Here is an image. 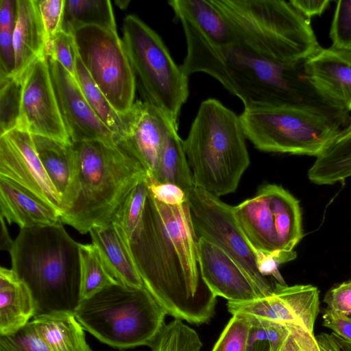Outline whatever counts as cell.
Returning a JSON list of instances; mask_svg holds the SVG:
<instances>
[{
  "label": "cell",
  "instance_id": "cell-45",
  "mask_svg": "<svg viewBox=\"0 0 351 351\" xmlns=\"http://www.w3.org/2000/svg\"><path fill=\"white\" fill-rule=\"evenodd\" d=\"M324 302L327 308L347 315L351 314V280L342 282L328 291Z\"/></svg>",
  "mask_w": 351,
  "mask_h": 351
},
{
  "label": "cell",
  "instance_id": "cell-14",
  "mask_svg": "<svg viewBox=\"0 0 351 351\" xmlns=\"http://www.w3.org/2000/svg\"><path fill=\"white\" fill-rule=\"evenodd\" d=\"M47 59L59 110L71 143L99 141L117 147L118 136L97 117L76 79L60 62L50 57Z\"/></svg>",
  "mask_w": 351,
  "mask_h": 351
},
{
  "label": "cell",
  "instance_id": "cell-21",
  "mask_svg": "<svg viewBox=\"0 0 351 351\" xmlns=\"http://www.w3.org/2000/svg\"><path fill=\"white\" fill-rule=\"evenodd\" d=\"M233 212L239 227L255 250L270 253L280 250L264 186L254 197L233 206Z\"/></svg>",
  "mask_w": 351,
  "mask_h": 351
},
{
  "label": "cell",
  "instance_id": "cell-17",
  "mask_svg": "<svg viewBox=\"0 0 351 351\" xmlns=\"http://www.w3.org/2000/svg\"><path fill=\"white\" fill-rule=\"evenodd\" d=\"M305 75L330 105L351 111V52L322 48L304 62Z\"/></svg>",
  "mask_w": 351,
  "mask_h": 351
},
{
  "label": "cell",
  "instance_id": "cell-3",
  "mask_svg": "<svg viewBox=\"0 0 351 351\" xmlns=\"http://www.w3.org/2000/svg\"><path fill=\"white\" fill-rule=\"evenodd\" d=\"M9 253L12 269L32 293L36 316L74 314L81 301L79 243L61 221L21 229Z\"/></svg>",
  "mask_w": 351,
  "mask_h": 351
},
{
  "label": "cell",
  "instance_id": "cell-28",
  "mask_svg": "<svg viewBox=\"0 0 351 351\" xmlns=\"http://www.w3.org/2000/svg\"><path fill=\"white\" fill-rule=\"evenodd\" d=\"M264 187L273 213L280 249L293 250L303 237L299 202L281 186L266 184Z\"/></svg>",
  "mask_w": 351,
  "mask_h": 351
},
{
  "label": "cell",
  "instance_id": "cell-23",
  "mask_svg": "<svg viewBox=\"0 0 351 351\" xmlns=\"http://www.w3.org/2000/svg\"><path fill=\"white\" fill-rule=\"evenodd\" d=\"M17 20L13 31L16 56L14 75L21 79L38 58L47 56L45 32L37 0H17Z\"/></svg>",
  "mask_w": 351,
  "mask_h": 351
},
{
  "label": "cell",
  "instance_id": "cell-49",
  "mask_svg": "<svg viewBox=\"0 0 351 351\" xmlns=\"http://www.w3.org/2000/svg\"><path fill=\"white\" fill-rule=\"evenodd\" d=\"M17 15V0H1L0 30L14 31Z\"/></svg>",
  "mask_w": 351,
  "mask_h": 351
},
{
  "label": "cell",
  "instance_id": "cell-12",
  "mask_svg": "<svg viewBox=\"0 0 351 351\" xmlns=\"http://www.w3.org/2000/svg\"><path fill=\"white\" fill-rule=\"evenodd\" d=\"M21 79V101L16 128L31 134L72 143L59 110L47 56L38 58Z\"/></svg>",
  "mask_w": 351,
  "mask_h": 351
},
{
  "label": "cell",
  "instance_id": "cell-2",
  "mask_svg": "<svg viewBox=\"0 0 351 351\" xmlns=\"http://www.w3.org/2000/svg\"><path fill=\"white\" fill-rule=\"evenodd\" d=\"M186 55L180 65L189 77L206 73L239 97L244 108L282 105L335 107L308 80L304 62L283 63L236 47L216 46L189 25L182 24Z\"/></svg>",
  "mask_w": 351,
  "mask_h": 351
},
{
  "label": "cell",
  "instance_id": "cell-18",
  "mask_svg": "<svg viewBox=\"0 0 351 351\" xmlns=\"http://www.w3.org/2000/svg\"><path fill=\"white\" fill-rule=\"evenodd\" d=\"M32 135L45 170L60 196L64 213L73 205L79 193L77 158L73 144Z\"/></svg>",
  "mask_w": 351,
  "mask_h": 351
},
{
  "label": "cell",
  "instance_id": "cell-31",
  "mask_svg": "<svg viewBox=\"0 0 351 351\" xmlns=\"http://www.w3.org/2000/svg\"><path fill=\"white\" fill-rule=\"evenodd\" d=\"M81 300L111 285L119 283L106 267L97 247L79 243Z\"/></svg>",
  "mask_w": 351,
  "mask_h": 351
},
{
  "label": "cell",
  "instance_id": "cell-30",
  "mask_svg": "<svg viewBox=\"0 0 351 351\" xmlns=\"http://www.w3.org/2000/svg\"><path fill=\"white\" fill-rule=\"evenodd\" d=\"M95 25L117 29L111 2L108 0H66L62 28Z\"/></svg>",
  "mask_w": 351,
  "mask_h": 351
},
{
  "label": "cell",
  "instance_id": "cell-38",
  "mask_svg": "<svg viewBox=\"0 0 351 351\" xmlns=\"http://www.w3.org/2000/svg\"><path fill=\"white\" fill-rule=\"evenodd\" d=\"M0 351H52L30 321L16 332L0 335Z\"/></svg>",
  "mask_w": 351,
  "mask_h": 351
},
{
  "label": "cell",
  "instance_id": "cell-35",
  "mask_svg": "<svg viewBox=\"0 0 351 351\" xmlns=\"http://www.w3.org/2000/svg\"><path fill=\"white\" fill-rule=\"evenodd\" d=\"M147 180L141 182L132 189L120 205L112 221L123 231L129 241L142 218L149 193Z\"/></svg>",
  "mask_w": 351,
  "mask_h": 351
},
{
  "label": "cell",
  "instance_id": "cell-41",
  "mask_svg": "<svg viewBox=\"0 0 351 351\" xmlns=\"http://www.w3.org/2000/svg\"><path fill=\"white\" fill-rule=\"evenodd\" d=\"M66 0H37L45 40L46 54L51 43L62 29Z\"/></svg>",
  "mask_w": 351,
  "mask_h": 351
},
{
  "label": "cell",
  "instance_id": "cell-13",
  "mask_svg": "<svg viewBox=\"0 0 351 351\" xmlns=\"http://www.w3.org/2000/svg\"><path fill=\"white\" fill-rule=\"evenodd\" d=\"M0 178L55 208L61 215L60 196L38 155L32 135L14 128L0 136Z\"/></svg>",
  "mask_w": 351,
  "mask_h": 351
},
{
  "label": "cell",
  "instance_id": "cell-27",
  "mask_svg": "<svg viewBox=\"0 0 351 351\" xmlns=\"http://www.w3.org/2000/svg\"><path fill=\"white\" fill-rule=\"evenodd\" d=\"M32 322L52 351H93L86 341L84 329L73 313L36 315Z\"/></svg>",
  "mask_w": 351,
  "mask_h": 351
},
{
  "label": "cell",
  "instance_id": "cell-52",
  "mask_svg": "<svg viewBox=\"0 0 351 351\" xmlns=\"http://www.w3.org/2000/svg\"><path fill=\"white\" fill-rule=\"evenodd\" d=\"M334 339L339 345L341 351H351V342L348 341L340 337L337 336L335 333H331Z\"/></svg>",
  "mask_w": 351,
  "mask_h": 351
},
{
  "label": "cell",
  "instance_id": "cell-44",
  "mask_svg": "<svg viewBox=\"0 0 351 351\" xmlns=\"http://www.w3.org/2000/svg\"><path fill=\"white\" fill-rule=\"evenodd\" d=\"M147 181L150 193L158 201L169 206H178L186 202V194L178 186L157 182L149 177Z\"/></svg>",
  "mask_w": 351,
  "mask_h": 351
},
{
  "label": "cell",
  "instance_id": "cell-34",
  "mask_svg": "<svg viewBox=\"0 0 351 351\" xmlns=\"http://www.w3.org/2000/svg\"><path fill=\"white\" fill-rule=\"evenodd\" d=\"M246 351H280L291 331L289 325L247 317Z\"/></svg>",
  "mask_w": 351,
  "mask_h": 351
},
{
  "label": "cell",
  "instance_id": "cell-46",
  "mask_svg": "<svg viewBox=\"0 0 351 351\" xmlns=\"http://www.w3.org/2000/svg\"><path fill=\"white\" fill-rule=\"evenodd\" d=\"M15 67L13 31L0 30V75H14Z\"/></svg>",
  "mask_w": 351,
  "mask_h": 351
},
{
  "label": "cell",
  "instance_id": "cell-1",
  "mask_svg": "<svg viewBox=\"0 0 351 351\" xmlns=\"http://www.w3.org/2000/svg\"><path fill=\"white\" fill-rule=\"evenodd\" d=\"M187 202L169 206L149 193L129 241L143 286L175 319L193 324L214 316L217 297L204 282Z\"/></svg>",
  "mask_w": 351,
  "mask_h": 351
},
{
  "label": "cell",
  "instance_id": "cell-36",
  "mask_svg": "<svg viewBox=\"0 0 351 351\" xmlns=\"http://www.w3.org/2000/svg\"><path fill=\"white\" fill-rule=\"evenodd\" d=\"M21 91V79L0 75V136L16 128Z\"/></svg>",
  "mask_w": 351,
  "mask_h": 351
},
{
  "label": "cell",
  "instance_id": "cell-10",
  "mask_svg": "<svg viewBox=\"0 0 351 351\" xmlns=\"http://www.w3.org/2000/svg\"><path fill=\"white\" fill-rule=\"evenodd\" d=\"M77 53L114 109L126 113L134 103L136 80L117 29L86 25L71 31Z\"/></svg>",
  "mask_w": 351,
  "mask_h": 351
},
{
  "label": "cell",
  "instance_id": "cell-6",
  "mask_svg": "<svg viewBox=\"0 0 351 351\" xmlns=\"http://www.w3.org/2000/svg\"><path fill=\"white\" fill-rule=\"evenodd\" d=\"M245 139L239 115L203 101L183 141L195 186L217 197L234 192L250 162Z\"/></svg>",
  "mask_w": 351,
  "mask_h": 351
},
{
  "label": "cell",
  "instance_id": "cell-37",
  "mask_svg": "<svg viewBox=\"0 0 351 351\" xmlns=\"http://www.w3.org/2000/svg\"><path fill=\"white\" fill-rule=\"evenodd\" d=\"M336 3L329 32L331 47L351 52V0Z\"/></svg>",
  "mask_w": 351,
  "mask_h": 351
},
{
  "label": "cell",
  "instance_id": "cell-39",
  "mask_svg": "<svg viewBox=\"0 0 351 351\" xmlns=\"http://www.w3.org/2000/svg\"><path fill=\"white\" fill-rule=\"evenodd\" d=\"M250 325L247 317L232 315L212 351H246Z\"/></svg>",
  "mask_w": 351,
  "mask_h": 351
},
{
  "label": "cell",
  "instance_id": "cell-20",
  "mask_svg": "<svg viewBox=\"0 0 351 351\" xmlns=\"http://www.w3.org/2000/svg\"><path fill=\"white\" fill-rule=\"evenodd\" d=\"M93 243L113 278L125 286L140 288L143 283L130 249L129 240L114 223L89 231Z\"/></svg>",
  "mask_w": 351,
  "mask_h": 351
},
{
  "label": "cell",
  "instance_id": "cell-48",
  "mask_svg": "<svg viewBox=\"0 0 351 351\" xmlns=\"http://www.w3.org/2000/svg\"><path fill=\"white\" fill-rule=\"evenodd\" d=\"M291 3L305 17L311 20L314 16H321L329 7L330 0H291Z\"/></svg>",
  "mask_w": 351,
  "mask_h": 351
},
{
  "label": "cell",
  "instance_id": "cell-25",
  "mask_svg": "<svg viewBox=\"0 0 351 351\" xmlns=\"http://www.w3.org/2000/svg\"><path fill=\"white\" fill-rule=\"evenodd\" d=\"M168 4L180 23L189 25L216 46H230L228 25L211 0H172Z\"/></svg>",
  "mask_w": 351,
  "mask_h": 351
},
{
  "label": "cell",
  "instance_id": "cell-11",
  "mask_svg": "<svg viewBox=\"0 0 351 351\" xmlns=\"http://www.w3.org/2000/svg\"><path fill=\"white\" fill-rule=\"evenodd\" d=\"M191 223L197 238H204L227 253L252 279L265 297L271 295L274 283L258 271L255 250L239 227L233 206L198 186L187 194Z\"/></svg>",
  "mask_w": 351,
  "mask_h": 351
},
{
  "label": "cell",
  "instance_id": "cell-43",
  "mask_svg": "<svg viewBox=\"0 0 351 351\" xmlns=\"http://www.w3.org/2000/svg\"><path fill=\"white\" fill-rule=\"evenodd\" d=\"M256 261L259 272L265 277L269 276L275 278L277 282L282 285L286 283L279 272L278 266L297 257L294 250H275L270 253H264L255 250Z\"/></svg>",
  "mask_w": 351,
  "mask_h": 351
},
{
  "label": "cell",
  "instance_id": "cell-32",
  "mask_svg": "<svg viewBox=\"0 0 351 351\" xmlns=\"http://www.w3.org/2000/svg\"><path fill=\"white\" fill-rule=\"evenodd\" d=\"M75 66L76 80L88 104L101 122L119 138L123 128L121 115L114 109L93 80L78 53L76 56Z\"/></svg>",
  "mask_w": 351,
  "mask_h": 351
},
{
  "label": "cell",
  "instance_id": "cell-51",
  "mask_svg": "<svg viewBox=\"0 0 351 351\" xmlns=\"http://www.w3.org/2000/svg\"><path fill=\"white\" fill-rule=\"evenodd\" d=\"M280 351H300L298 343L291 332Z\"/></svg>",
  "mask_w": 351,
  "mask_h": 351
},
{
  "label": "cell",
  "instance_id": "cell-40",
  "mask_svg": "<svg viewBox=\"0 0 351 351\" xmlns=\"http://www.w3.org/2000/svg\"><path fill=\"white\" fill-rule=\"evenodd\" d=\"M77 50L75 37L71 31L63 28L52 40L47 56L60 62L76 79V56Z\"/></svg>",
  "mask_w": 351,
  "mask_h": 351
},
{
  "label": "cell",
  "instance_id": "cell-29",
  "mask_svg": "<svg viewBox=\"0 0 351 351\" xmlns=\"http://www.w3.org/2000/svg\"><path fill=\"white\" fill-rule=\"evenodd\" d=\"M178 129V125L171 126L163 143L156 171L153 177H148L157 182L174 184L187 194L195 184Z\"/></svg>",
  "mask_w": 351,
  "mask_h": 351
},
{
  "label": "cell",
  "instance_id": "cell-7",
  "mask_svg": "<svg viewBox=\"0 0 351 351\" xmlns=\"http://www.w3.org/2000/svg\"><path fill=\"white\" fill-rule=\"evenodd\" d=\"M247 139L263 152L317 156L351 120L336 107L282 105L244 108Z\"/></svg>",
  "mask_w": 351,
  "mask_h": 351
},
{
  "label": "cell",
  "instance_id": "cell-9",
  "mask_svg": "<svg viewBox=\"0 0 351 351\" xmlns=\"http://www.w3.org/2000/svg\"><path fill=\"white\" fill-rule=\"evenodd\" d=\"M122 40L144 101L178 124L189 94V76L159 35L136 15L124 18Z\"/></svg>",
  "mask_w": 351,
  "mask_h": 351
},
{
  "label": "cell",
  "instance_id": "cell-33",
  "mask_svg": "<svg viewBox=\"0 0 351 351\" xmlns=\"http://www.w3.org/2000/svg\"><path fill=\"white\" fill-rule=\"evenodd\" d=\"M202 346L197 332L179 319L165 324L149 346L152 351H200Z\"/></svg>",
  "mask_w": 351,
  "mask_h": 351
},
{
  "label": "cell",
  "instance_id": "cell-19",
  "mask_svg": "<svg viewBox=\"0 0 351 351\" xmlns=\"http://www.w3.org/2000/svg\"><path fill=\"white\" fill-rule=\"evenodd\" d=\"M232 315L271 321L287 325L303 326L308 316V304L303 295L287 286H278L271 295L243 302H228Z\"/></svg>",
  "mask_w": 351,
  "mask_h": 351
},
{
  "label": "cell",
  "instance_id": "cell-5",
  "mask_svg": "<svg viewBox=\"0 0 351 351\" xmlns=\"http://www.w3.org/2000/svg\"><path fill=\"white\" fill-rule=\"evenodd\" d=\"M77 154L79 193L60 220L81 234L110 223L132 189L149 173L123 145L99 141L73 143Z\"/></svg>",
  "mask_w": 351,
  "mask_h": 351
},
{
  "label": "cell",
  "instance_id": "cell-22",
  "mask_svg": "<svg viewBox=\"0 0 351 351\" xmlns=\"http://www.w3.org/2000/svg\"><path fill=\"white\" fill-rule=\"evenodd\" d=\"M1 215L21 229L56 224L61 214L12 182L0 178Z\"/></svg>",
  "mask_w": 351,
  "mask_h": 351
},
{
  "label": "cell",
  "instance_id": "cell-24",
  "mask_svg": "<svg viewBox=\"0 0 351 351\" xmlns=\"http://www.w3.org/2000/svg\"><path fill=\"white\" fill-rule=\"evenodd\" d=\"M36 316L32 293L14 271L0 268V335H12Z\"/></svg>",
  "mask_w": 351,
  "mask_h": 351
},
{
  "label": "cell",
  "instance_id": "cell-8",
  "mask_svg": "<svg viewBox=\"0 0 351 351\" xmlns=\"http://www.w3.org/2000/svg\"><path fill=\"white\" fill-rule=\"evenodd\" d=\"M74 315L100 341L124 350L149 346L167 313L145 287L115 283L82 300Z\"/></svg>",
  "mask_w": 351,
  "mask_h": 351
},
{
  "label": "cell",
  "instance_id": "cell-42",
  "mask_svg": "<svg viewBox=\"0 0 351 351\" xmlns=\"http://www.w3.org/2000/svg\"><path fill=\"white\" fill-rule=\"evenodd\" d=\"M289 326L300 351H341L331 333L322 332L315 337L300 326Z\"/></svg>",
  "mask_w": 351,
  "mask_h": 351
},
{
  "label": "cell",
  "instance_id": "cell-26",
  "mask_svg": "<svg viewBox=\"0 0 351 351\" xmlns=\"http://www.w3.org/2000/svg\"><path fill=\"white\" fill-rule=\"evenodd\" d=\"M351 177V120L327 145L308 171L317 184H332Z\"/></svg>",
  "mask_w": 351,
  "mask_h": 351
},
{
  "label": "cell",
  "instance_id": "cell-50",
  "mask_svg": "<svg viewBox=\"0 0 351 351\" xmlns=\"http://www.w3.org/2000/svg\"><path fill=\"white\" fill-rule=\"evenodd\" d=\"M1 219V235H0V249L10 252L13 246L14 241L12 240L9 232L7 229L5 219L0 215Z\"/></svg>",
  "mask_w": 351,
  "mask_h": 351
},
{
  "label": "cell",
  "instance_id": "cell-4",
  "mask_svg": "<svg viewBox=\"0 0 351 351\" xmlns=\"http://www.w3.org/2000/svg\"><path fill=\"white\" fill-rule=\"evenodd\" d=\"M211 1L228 25L230 46L283 63L304 62L321 48L310 20L290 1Z\"/></svg>",
  "mask_w": 351,
  "mask_h": 351
},
{
  "label": "cell",
  "instance_id": "cell-47",
  "mask_svg": "<svg viewBox=\"0 0 351 351\" xmlns=\"http://www.w3.org/2000/svg\"><path fill=\"white\" fill-rule=\"evenodd\" d=\"M323 326L333 333L351 342V317L340 312L326 308L322 316Z\"/></svg>",
  "mask_w": 351,
  "mask_h": 351
},
{
  "label": "cell",
  "instance_id": "cell-15",
  "mask_svg": "<svg viewBox=\"0 0 351 351\" xmlns=\"http://www.w3.org/2000/svg\"><path fill=\"white\" fill-rule=\"evenodd\" d=\"M121 117L123 128L117 143L127 148L145 167L149 177H153L165 137L171 126L178 124L141 100L134 101Z\"/></svg>",
  "mask_w": 351,
  "mask_h": 351
},
{
  "label": "cell",
  "instance_id": "cell-16",
  "mask_svg": "<svg viewBox=\"0 0 351 351\" xmlns=\"http://www.w3.org/2000/svg\"><path fill=\"white\" fill-rule=\"evenodd\" d=\"M196 253L201 276L216 297L232 302L265 297L245 271L218 246L197 238Z\"/></svg>",
  "mask_w": 351,
  "mask_h": 351
}]
</instances>
